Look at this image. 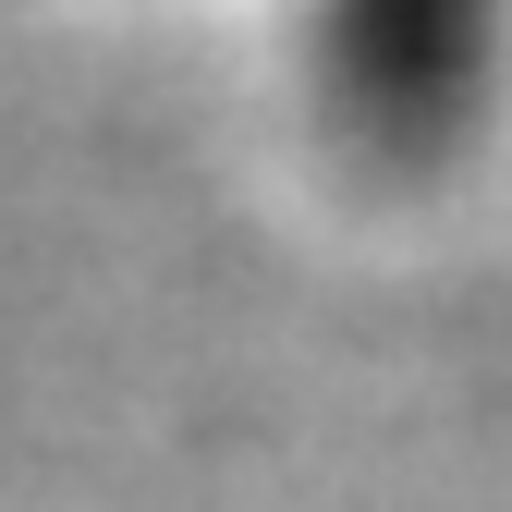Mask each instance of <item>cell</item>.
<instances>
[{"label": "cell", "instance_id": "obj_1", "mask_svg": "<svg viewBox=\"0 0 512 512\" xmlns=\"http://www.w3.org/2000/svg\"><path fill=\"white\" fill-rule=\"evenodd\" d=\"M317 220L427 232L512 183V0H196Z\"/></svg>", "mask_w": 512, "mask_h": 512}]
</instances>
